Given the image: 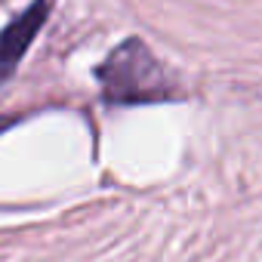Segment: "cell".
Here are the masks:
<instances>
[{"label": "cell", "mask_w": 262, "mask_h": 262, "mask_svg": "<svg viewBox=\"0 0 262 262\" xmlns=\"http://www.w3.org/2000/svg\"><path fill=\"white\" fill-rule=\"evenodd\" d=\"M99 80L105 86V96L114 102L164 99L173 90L164 65L148 53L142 40H126L123 47H117L99 68Z\"/></svg>", "instance_id": "1"}, {"label": "cell", "mask_w": 262, "mask_h": 262, "mask_svg": "<svg viewBox=\"0 0 262 262\" xmlns=\"http://www.w3.org/2000/svg\"><path fill=\"white\" fill-rule=\"evenodd\" d=\"M47 13H50V0H37V4H31L22 16H16V22H10L4 31H0V83L16 71L22 56L28 53L34 34L47 22Z\"/></svg>", "instance_id": "2"}]
</instances>
